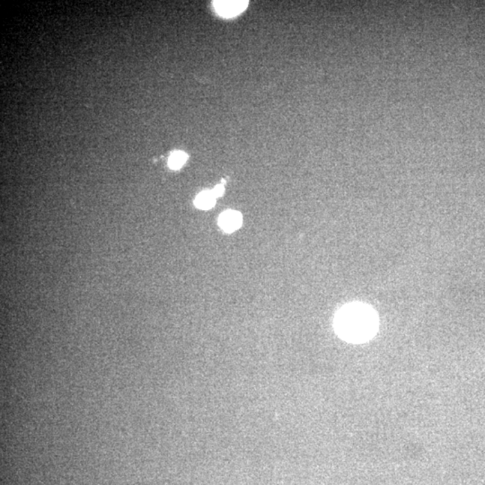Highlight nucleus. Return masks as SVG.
<instances>
[{"mask_svg":"<svg viewBox=\"0 0 485 485\" xmlns=\"http://www.w3.org/2000/svg\"><path fill=\"white\" fill-rule=\"evenodd\" d=\"M216 199L217 198L215 197L212 191H203L196 196L194 205L198 209H209L213 208Z\"/></svg>","mask_w":485,"mask_h":485,"instance_id":"nucleus-4","label":"nucleus"},{"mask_svg":"<svg viewBox=\"0 0 485 485\" xmlns=\"http://www.w3.org/2000/svg\"><path fill=\"white\" fill-rule=\"evenodd\" d=\"M187 160L188 155L187 153L184 151L173 152L169 158V167L173 170L180 169L184 166Z\"/></svg>","mask_w":485,"mask_h":485,"instance_id":"nucleus-5","label":"nucleus"},{"mask_svg":"<svg viewBox=\"0 0 485 485\" xmlns=\"http://www.w3.org/2000/svg\"><path fill=\"white\" fill-rule=\"evenodd\" d=\"M224 191L225 187L223 184L217 185V187H216L213 189V190H212V193H213L216 198L222 196L224 194Z\"/></svg>","mask_w":485,"mask_h":485,"instance_id":"nucleus-6","label":"nucleus"},{"mask_svg":"<svg viewBox=\"0 0 485 485\" xmlns=\"http://www.w3.org/2000/svg\"><path fill=\"white\" fill-rule=\"evenodd\" d=\"M248 1H214L216 12L220 16L227 18L234 17L242 13L247 8Z\"/></svg>","mask_w":485,"mask_h":485,"instance_id":"nucleus-2","label":"nucleus"},{"mask_svg":"<svg viewBox=\"0 0 485 485\" xmlns=\"http://www.w3.org/2000/svg\"><path fill=\"white\" fill-rule=\"evenodd\" d=\"M242 222V215L238 211H235L223 212L220 217V220H218L221 229L227 233L236 231L241 227Z\"/></svg>","mask_w":485,"mask_h":485,"instance_id":"nucleus-3","label":"nucleus"},{"mask_svg":"<svg viewBox=\"0 0 485 485\" xmlns=\"http://www.w3.org/2000/svg\"><path fill=\"white\" fill-rule=\"evenodd\" d=\"M379 317L370 305L352 303L341 307L334 318V329L341 339L361 343L375 335Z\"/></svg>","mask_w":485,"mask_h":485,"instance_id":"nucleus-1","label":"nucleus"}]
</instances>
